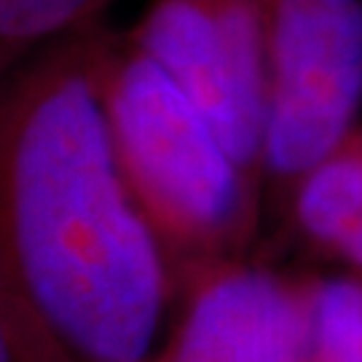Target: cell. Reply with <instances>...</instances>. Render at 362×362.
<instances>
[{
  "label": "cell",
  "mask_w": 362,
  "mask_h": 362,
  "mask_svg": "<svg viewBox=\"0 0 362 362\" xmlns=\"http://www.w3.org/2000/svg\"><path fill=\"white\" fill-rule=\"evenodd\" d=\"M100 27L0 86V303L40 362H148L175 285L118 164Z\"/></svg>",
  "instance_id": "obj_1"
},
{
  "label": "cell",
  "mask_w": 362,
  "mask_h": 362,
  "mask_svg": "<svg viewBox=\"0 0 362 362\" xmlns=\"http://www.w3.org/2000/svg\"><path fill=\"white\" fill-rule=\"evenodd\" d=\"M97 81L124 180L180 287L220 260L245 258L255 236L260 180L207 116L129 38L100 27Z\"/></svg>",
  "instance_id": "obj_2"
},
{
  "label": "cell",
  "mask_w": 362,
  "mask_h": 362,
  "mask_svg": "<svg viewBox=\"0 0 362 362\" xmlns=\"http://www.w3.org/2000/svg\"><path fill=\"white\" fill-rule=\"evenodd\" d=\"M266 38L263 180H296L357 127L362 0H258Z\"/></svg>",
  "instance_id": "obj_3"
},
{
  "label": "cell",
  "mask_w": 362,
  "mask_h": 362,
  "mask_svg": "<svg viewBox=\"0 0 362 362\" xmlns=\"http://www.w3.org/2000/svg\"><path fill=\"white\" fill-rule=\"evenodd\" d=\"M127 33L263 182L269 70L258 0H145Z\"/></svg>",
  "instance_id": "obj_4"
},
{
  "label": "cell",
  "mask_w": 362,
  "mask_h": 362,
  "mask_svg": "<svg viewBox=\"0 0 362 362\" xmlns=\"http://www.w3.org/2000/svg\"><path fill=\"white\" fill-rule=\"evenodd\" d=\"M182 309L158 362H309V290L247 258L180 285Z\"/></svg>",
  "instance_id": "obj_5"
},
{
  "label": "cell",
  "mask_w": 362,
  "mask_h": 362,
  "mask_svg": "<svg viewBox=\"0 0 362 362\" xmlns=\"http://www.w3.org/2000/svg\"><path fill=\"white\" fill-rule=\"evenodd\" d=\"M293 218L314 247L362 274V127L346 132L293 185Z\"/></svg>",
  "instance_id": "obj_6"
},
{
  "label": "cell",
  "mask_w": 362,
  "mask_h": 362,
  "mask_svg": "<svg viewBox=\"0 0 362 362\" xmlns=\"http://www.w3.org/2000/svg\"><path fill=\"white\" fill-rule=\"evenodd\" d=\"M110 0H0V86L54 43L103 25Z\"/></svg>",
  "instance_id": "obj_7"
},
{
  "label": "cell",
  "mask_w": 362,
  "mask_h": 362,
  "mask_svg": "<svg viewBox=\"0 0 362 362\" xmlns=\"http://www.w3.org/2000/svg\"><path fill=\"white\" fill-rule=\"evenodd\" d=\"M309 362H362V274L306 279Z\"/></svg>",
  "instance_id": "obj_8"
},
{
  "label": "cell",
  "mask_w": 362,
  "mask_h": 362,
  "mask_svg": "<svg viewBox=\"0 0 362 362\" xmlns=\"http://www.w3.org/2000/svg\"><path fill=\"white\" fill-rule=\"evenodd\" d=\"M0 362H40L3 303H0Z\"/></svg>",
  "instance_id": "obj_9"
}]
</instances>
